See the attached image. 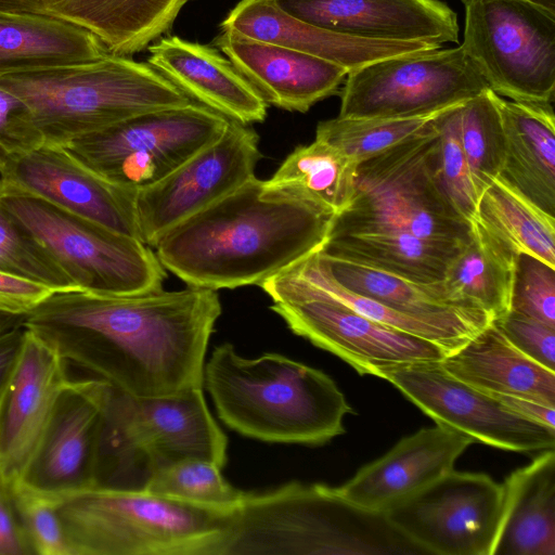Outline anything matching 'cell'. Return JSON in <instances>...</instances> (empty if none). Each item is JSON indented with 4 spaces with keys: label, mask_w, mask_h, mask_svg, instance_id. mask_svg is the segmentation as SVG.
I'll return each mask as SVG.
<instances>
[{
    "label": "cell",
    "mask_w": 555,
    "mask_h": 555,
    "mask_svg": "<svg viewBox=\"0 0 555 555\" xmlns=\"http://www.w3.org/2000/svg\"><path fill=\"white\" fill-rule=\"evenodd\" d=\"M460 104L440 112L434 118L439 138L438 172L442 188L454 208L472 222L477 219L480 193L461 144L457 114Z\"/></svg>",
    "instance_id": "obj_38"
},
{
    "label": "cell",
    "mask_w": 555,
    "mask_h": 555,
    "mask_svg": "<svg viewBox=\"0 0 555 555\" xmlns=\"http://www.w3.org/2000/svg\"><path fill=\"white\" fill-rule=\"evenodd\" d=\"M227 442L208 410L203 388L135 397L112 386L101 435L96 487L119 488L122 476L140 462L146 475L185 459L205 460L222 468Z\"/></svg>",
    "instance_id": "obj_8"
},
{
    "label": "cell",
    "mask_w": 555,
    "mask_h": 555,
    "mask_svg": "<svg viewBox=\"0 0 555 555\" xmlns=\"http://www.w3.org/2000/svg\"><path fill=\"white\" fill-rule=\"evenodd\" d=\"M357 167L340 150L314 139L296 147L264 185L275 195L311 202L338 214L352 198Z\"/></svg>",
    "instance_id": "obj_33"
},
{
    "label": "cell",
    "mask_w": 555,
    "mask_h": 555,
    "mask_svg": "<svg viewBox=\"0 0 555 555\" xmlns=\"http://www.w3.org/2000/svg\"><path fill=\"white\" fill-rule=\"evenodd\" d=\"M42 143L65 146L142 113L192 102L147 62L106 54L98 60L0 75Z\"/></svg>",
    "instance_id": "obj_4"
},
{
    "label": "cell",
    "mask_w": 555,
    "mask_h": 555,
    "mask_svg": "<svg viewBox=\"0 0 555 555\" xmlns=\"http://www.w3.org/2000/svg\"><path fill=\"white\" fill-rule=\"evenodd\" d=\"M10 493L33 554L70 555L57 500L20 486Z\"/></svg>",
    "instance_id": "obj_41"
},
{
    "label": "cell",
    "mask_w": 555,
    "mask_h": 555,
    "mask_svg": "<svg viewBox=\"0 0 555 555\" xmlns=\"http://www.w3.org/2000/svg\"><path fill=\"white\" fill-rule=\"evenodd\" d=\"M221 304L189 286L129 295L52 292L22 325L68 362L135 397L204 388L205 354Z\"/></svg>",
    "instance_id": "obj_1"
},
{
    "label": "cell",
    "mask_w": 555,
    "mask_h": 555,
    "mask_svg": "<svg viewBox=\"0 0 555 555\" xmlns=\"http://www.w3.org/2000/svg\"><path fill=\"white\" fill-rule=\"evenodd\" d=\"M68 379L67 361L25 330L16 365L0 396V485L7 490L18 486Z\"/></svg>",
    "instance_id": "obj_19"
},
{
    "label": "cell",
    "mask_w": 555,
    "mask_h": 555,
    "mask_svg": "<svg viewBox=\"0 0 555 555\" xmlns=\"http://www.w3.org/2000/svg\"><path fill=\"white\" fill-rule=\"evenodd\" d=\"M455 378L487 393L555 406V371L519 351L491 321L440 361Z\"/></svg>",
    "instance_id": "obj_27"
},
{
    "label": "cell",
    "mask_w": 555,
    "mask_h": 555,
    "mask_svg": "<svg viewBox=\"0 0 555 555\" xmlns=\"http://www.w3.org/2000/svg\"><path fill=\"white\" fill-rule=\"evenodd\" d=\"M57 509L70 555H223L233 513L111 487L60 499Z\"/></svg>",
    "instance_id": "obj_6"
},
{
    "label": "cell",
    "mask_w": 555,
    "mask_h": 555,
    "mask_svg": "<svg viewBox=\"0 0 555 555\" xmlns=\"http://www.w3.org/2000/svg\"><path fill=\"white\" fill-rule=\"evenodd\" d=\"M285 13L366 40L459 43L457 14L442 0H271Z\"/></svg>",
    "instance_id": "obj_20"
},
{
    "label": "cell",
    "mask_w": 555,
    "mask_h": 555,
    "mask_svg": "<svg viewBox=\"0 0 555 555\" xmlns=\"http://www.w3.org/2000/svg\"><path fill=\"white\" fill-rule=\"evenodd\" d=\"M43 144L26 119L24 105L0 86V172L15 155Z\"/></svg>",
    "instance_id": "obj_43"
},
{
    "label": "cell",
    "mask_w": 555,
    "mask_h": 555,
    "mask_svg": "<svg viewBox=\"0 0 555 555\" xmlns=\"http://www.w3.org/2000/svg\"><path fill=\"white\" fill-rule=\"evenodd\" d=\"M214 44L267 104L291 112L306 113L337 94L348 74L331 61L231 30L221 29Z\"/></svg>",
    "instance_id": "obj_21"
},
{
    "label": "cell",
    "mask_w": 555,
    "mask_h": 555,
    "mask_svg": "<svg viewBox=\"0 0 555 555\" xmlns=\"http://www.w3.org/2000/svg\"><path fill=\"white\" fill-rule=\"evenodd\" d=\"M490 395L513 413L555 429V406H550L525 397L501 393Z\"/></svg>",
    "instance_id": "obj_46"
},
{
    "label": "cell",
    "mask_w": 555,
    "mask_h": 555,
    "mask_svg": "<svg viewBox=\"0 0 555 555\" xmlns=\"http://www.w3.org/2000/svg\"><path fill=\"white\" fill-rule=\"evenodd\" d=\"M108 54L90 31L30 13L0 11V75L98 60Z\"/></svg>",
    "instance_id": "obj_31"
},
{
    "label": "cell",
    "mask_w": 555,
    "mask_h": 555,
    "mask_svg": "<svg viewBox=\"0 0 555 555\" xmlns=\"http://www.w3.org/2000/svg\"><path fill=\"white\" fill-rule=\"evenodd\" d=\"M463 51L500 96L555 99V14L528 0H462Z\"/></svg>",
    "instance_id": "obj_10"
},
{
    "label": "cell",
    "mask_w": 555,
    "mask_h": 555,
    "mask_svg": "<svg viewBox=\"0 0 555 555\" xmlns=\"http://www.w3.org/2000/svg\"><path fill=\"white\" fill-rule=\"evenodd\" d=\"M490 89L462 47L387 56L348 72L339 117L437 114Z\"/></svg>",
    "instance_id": "obj_12"
},
{
    "label": "cell",
    "mask_w": 555,
    "mask_h": 555,
    "mask_svg": "<svg viewBox=\"0 0 555 555\" xmlns=\"http://www.w3.org/2000/svg\"><path fill=\"white\" fill-rule=\"evenodd\" d=\"M375 376L395 385L436 424L475 442L515 452L554 449L555 429L513 413L490 393L449 374L440 361L387 366Z\"/></svg>",
    "instance_id": "obj_16"
},
{
    "label": "cell",
    "mask_w": 555,
    "mask_h": 555,
    "mask_svg": "<svg viewBox=\"0 0 555 555\" xmlns=\"http://www.w3.org/2000/svg\"><path fill=\"white\" fill-rule=\"evenodd\" d=\"M465 243L424 238L403 231H376L330 236L320 250L412 282L434 283L443 280Z\"/></svg>",
    "instance_id": "obj_30"
},
{
    "label": "cell",
    "mask_w": 555,
    "mask_h": 555,
    "mask_svg": "<svg viewBox=\"0 0 555 555\" xmlns=\"http://www.w3.org/2000/svg\"><path fill=\"white\" fill-rule=\"evenodd\" d=\"M203 386L229 428L264 442L322 444L353 412L324 372L273 352L243 358L228 343L205 363Z\"/></svg>",
    "instance_id": "obj_3"
},
{
    "label": "cell",
    "mask_w": 555,
    "mask_h": 555,
    "mask_svg": "<svg viewBox=\"0 0 555 555\" xmlns=\"http://www.w3.org/2000/svg\"><path fill=\"white\" fill-rule=\"evenodd\" d=\"M0 271L48 286L53 292L78 289L44 249L0 204Z\"/></svg>",
    "instance_id": "obj_39"
},
{
    "label": "cell",
    "mask_w": 555,
    "mask_h": 555,
    "mask_svg": "<svg viewBox=\"0 0 555 555\" xmlns=\"http://www.w3.org/2000/svg\"><path fill=\"white\" fill-rule=\"evenodd\" d=\"M24 315L0 312V336L22 325Z\"/></svg>",
    "instance_id": "obj_48"
},
{
    "label": "cell",
    "mask_w": 555,
    "mask_h": 555,
    "mask_svg": "<svg viewBox=\"0 0 555 555\" xmlns=\"http://www.w3.org/2000/svg\"><path fill=\"white\" fill-rule=\"evenodd\" d=\"M52 292L40 283L0 271V312L25 315Z\"/></svg>",
    "instance_id": "obj_44"
},
{
    "label": "cell",
    "mask_w": 555,
    "mask_h": 555,
    "mask_svg": "<svg viewBox=\"0 0 555 555\" xmlns=\"http://www.w3.org/2000/svg\"><path fill=\"white\" fill-rule=\"evenodd\" d=\"M0 204L78 289L129 295L163 288L166 269L140 240L1 183Z\"/></svg>",
    "instance_id": "obj_9"
},
{
    "label": "cell",
    "mask_w": 555,
    "mask_h": 555,
    "mask_svg": "<svg viewBox=\"0 0 555 555\" xmlns=\"http://www.w3.org/2000/svg\"><path fill=\"white\" fill-rule=\"evenodd\" d=\"M335 212L275 195L255 176L168 231L155 254L189 286L261 285L320 250Z\"/></svg>",
    "instance_id": "obj_2"
},
{
    "label": "cell",
    "mask_w": 555,
    "mask_h": 555,
    "mask_svg": "<svg viewBox=\"0 0 555 555\" xmlns=\"http://www.w3.org/2000/svg\"><path fill=\"white\" fill-rule=\"evenodd\" d=\"M434 118L416 134L358 165L352 198L335 215L328 237L403 231L467 242L472 222L454 208L439 179Z\"/></svg>",
    "instance_id": "obj_7"
},
{
    "label": "cell",
    "mask_w": 555,
    "mask_h": 555,
    "mask_svg": "<svg viewBox=\"0 0 555 555\" xmlns=\"http://www.w3.org/2000/svg\"><path fill=\"white\" fill-rule=\"evenodd\" d=\"M437 114L398 118L337 116L319 122L315 139L337 147L359 165L416 134Z\"/></svg>",
    "instance_id": "obj_37"
},
{
    "label": "cell",
    "mask_w": 555,
    "mask_h": 555,
    "mask_svg": "<svg viewBox=\"0 0 555 555\" xmlns=\"http://www.w3.org/2000/svg\"><path fill=\"white\" fill-rule=\"evenodd\" d=\"M517 249L481 222L450 262L442 284L454 299L483 310L492 321L509 311Z\"/></svg>",
    "instance_id": "obj_32"
},
{
    "label": "cell",
    "mask_w": 555,
    "mask_h": 555,
    "mask_svg": "<svg viewBox=\"0 0 555 555\" xmlns=\"http://www.w3.org/2000/svg\"><path fill=\"white\" fill-rule=\"evenodd\" d=\"M147 49V63L193 102L243 125L266 119V101L217 48L166 36Z\"/></svg>",
    "instance_id": "obj_23"
},
{
    "label": "cell",
    "mask_w": 555,
    "mask_h": 555,
    "mask_svg": "<svg viewBox=\"0 0 555 555\" xmlns=\"http://www.w3.org/2000/svg\"><path fill=\"white\" fill-rule=\"evenodd\" d=\"M492 322L519 351L555 371V327L514 311Z\"/></svg>",
    "instance_id": "obj_42"
},
{
    "label": "cell",
    "mask_w": 555,
    "mask_h": 555,
    "mask_svg": "<svg viewBox=\"0 0 555 555\" xmlns=\"http://www.w3.org/2000/svg\"><path fill=\"white\" fill-rule=\"evenodd\" d=\"M319 267L341 286L411 317L483 327L491 318L478 307L450 296L442 281L412 282L374 268L352 263L318 250Z\"/></svg>",
    "instance_id": "obj_29"
},
{
    "label": "cell",
    "mask_w": 555,
    "mask_h": 555,
    "mask_svg": "<svg viewBox=\"0 0 555 555\" xmlns=\"http://www.w3.org/2000/svg\"><path fill=\"white\" fill-rule=\"evenodd\" d=\"M229 120L192 101L139 114L64 147L107 181L139 191L220 138Z\"/></svg>",
    "instance_id": "obj_11"
},
{
    "label": "cell",
    "mask_w": 555,
    "mask_h": 555,
    "mask_svg": "<svg viewBox=\"0 0 555 555\" xmlns=\"http://www.w3.org/2000/svg\"><path fill=\"white\" fill-rule=\"evenodd\" d=\"M25 330L23 325L0 336V396L11 377L20 357Z\"/></svg>",
    "instance_id": "obj_47"
},
{
    "label": "cell",
    "mask_w": 555,
    "mask_h": 555,
    "mask_svg": "<svg viewBox=\"0 0 555 555\" xmlns=\"http://www.w3.org/2000/svg\"><path fill=\"white\" fill-rule=\"evenodd\" d=\"M140 488L219 511H234L244 495V491L224 479L220 466L199 459H185L159 466L146 475Z\"/></svg>",
    "instance_id": "obj_35"
},
{
    "label": "cell",
    "mask_w": 555,
    "mask_h": 555,
    "mask_svg": "<svg viewBox=\"0 0 555 555\" xmlns=\"http://www.w3.org/2000/svg\"><path fill=\"white\" fill-rule=\"evenodd\" d=\"M502 507V485L452 469L383 513L426 554L492 555Z\"/></svg>",
    "instance_id": "obj_13"
},
{
    "label": "cell",
    "mask_w": 555,
    "mask_h": 555,
    "mask_svg": "<svg viewBox=\"0 0 555 555\" xmlns=\"http://www.w3.org/2000/svg\"><path fill=\"white\" fill-rule=\"evenodd\" d=\"M474 442L472 437L443 425L422 428L335 488L350 503L383 513L452 470L456 459Z\"/></svg>",
    "instance_id": "obj_22"
},
{
    "label": "cell",
    "mask_w": 555,
    "mask_h": 555,
    "mask_svg": "<svg viewBox=\"0 0 555 555\" xmlns=\"http://www.w3.org/2000/svg\"><path fill=\"white\" fill-rule=\"evenodd\" d=\"M384 513L361 508L335 487L293 481L244 492L223 555L421 554Z\"/></svg>",
    "instance_id": "obj_5"
},
{
    "label": "cell",
    "mask_w": 555,
    "mask_h": 555,
    "mask_svg": "<svg viewBox=\"0 0 555 555\" xmlns=\"http://www.w3.org/2000/svg\"><path fill=\"white\" fill-rule=\"evenodd\" d=\"M111 390L112 386L100 377L66 382L20 487L54 500L96 487Z\"/></svg>",
    "instance_id": "obj_17"
},
{
    "label": "cell",
    "mask_w": 555,
    "mask_h": 555,
    "mask_svg": "<svg viewBox=\"0 0 555 555\" xmlns=\"http://www.w3.org/2000/svg\"><path fill=\"white\" fill-rule=\"evenodd\" d=\"M18 514L9 490L0 485V555H31Z\"/></svg>",
    "instance_id": "obj_45"
},
{
    "label": "cell",
    "mask_w": 555,
    "mask_h": 555,
    "mask_svg": "<svg viewBox=\"0 0 555 555\" xmlns=\"http://www.w3.org/2000/svg\"><path fill=\"white\" fill-rule=\"evenodd\" d=\"M259 158L256 132L230 119L220 138L162 180L137 192L140 241L155 247L173 227L255 176Z\"/></svg>",
    "instance_id": "obj_14"
},
{
    "label": "cell",
    "mask_w": 555,
    "mask_h": 555,
    "mask_svg": "<svg viewBox=\"0 0 555 555\" xmlns=\"http://www.w3.org/2000/svg\"><path fill=\"white\" fill-rule=\"evenodd\" d=\"M459 132L470 173L481 195L501 173L505 159V131L490 89L457 107Z\"/></svg>",
    "instance_id": "obj_36"
},
{
    "label": "cell",
    "mask_w": 555,
    "mask_h": 555,
    "mask_svg": "<svg viewBox=\"0 0 555 555\" xmlns=\"http://www.w3.org/2000/svg\"><path fill=\"white\" fill-rule=\"evenodd\" d=\"M492 555H555V452L544 450L502 483Z\"/></svg>",
    "instance_id": "obj_28"
},
{
    "label": "cell",
    "mask_w": 555,
    "mask_h": 555,
    "mask_svg": "<svg viewBox=\"0 0 555 555\" xmlns=\"http://www.w3.org/2000/svg\"><path fill=\"white\" fill-rule=\"evenodd\" d=\"M292 330L330 351L360 374L415 362L441 361L448 350L437 343L373 321L325 295L302 291L267 293Z\"/></svg>",
    "instance_id": "obj_15"
},
{
    "label": "cell",
    "mask_w": 555,
    "mask_h": 555,
    "mask_svg": "<svg viewBox=\"0 0 555 555\" xmlns=\"http://www.w3.org/2000/svg\"><path fill=\"white\" fill-rule=\"evenodd\" d=\"M0 183L139 238L135 190L102 178L64 146L41 144L9 159Z\"/></svg>",
    "instance_id": "obj_18"
},
{
    "label": "cell",
    "mask_w": 555,
    "mask_h": 555,
    "mask_svg": "<svg viewBox=\"0 0 555 555\" xmlns=\"http://www.w3.org/2000/svg\"><path fill=\"white\" fill-rule=\"evenodd\" d=\"M509 311L555 327V267L525 251H518Z\"/></svg>",
    "instance_id": "obj_40"
},
{
    "label": "cell",
    "mask_w": 555,
    "mask_h": 555,
    "mask_svg": "<svg viewBox=\"0 0 555 555\" xmlns=\"http://www.w3.org/2000/svg\"><path fill=\"white\" fill-rule=\"evenodd\" d=\"M477 218L517 251L555 267V217L543 212L499 177L482 191Z\"/></svg>",
    "instance_id": "obj_34"
},
{
    "label": "cell",
    "mask_w": 555,
    "mask_h": 555,
    "mask_svg": "<svg viewBox=\"0 0 555 555\" xmlns=\"http://www.w3.org/2000/svg\"><path fill=\"white\" fill-rule=\"evenodd\" d=\"M190 0H0V11L56 18L94 35L108 53L132 56L167 34Z\"/></svg>",
    "instance_id": "obj_24"
},
{
    "label": "cell",
    "mask_w": 555,
    "mask_h": 555,
    "mask_svg": "<svg viewBox=\"0 0 555 555\" xmlns=\"http://www.w3.org/2000/svg\"><path fill=\"white\" fill-rule=\"evenodd\" d=\"M505 131L499 176L530 203L555 217V115L553 103H524L494 93Z\"/></svg>",
    "instance_id": "obj_26"
},
{
    "label": "cell",
    "mask_w": 555,
    "mask_h": 555,
    "mask_svg": "<svg viewBox=\"0 0 555 555\" xmlns=\"http://www.w3.org/2000/svg\"><path fill=\"white\" fill-rule=\"evenodd\" d=\"M555 14V0H528Z\"/></svg>",
    "instance_id": "obj_49"
},
{
    "label": "cell",
    "mask_w": 555,
    "mask_h": 555,
    "mask_svg": "<svg viewBox=\"0 0 555 555\" xmlns=\"http://www.w3.org/2000/svg\"><path fill=\"white\" fill-rule=\"evenodd\" d=\"M220 28L331 61L348 72L387 56L441 48L424 42L341 36L295 18L271 0H241Z\"/></svg>",
    "instance_id": "obj_25"
}]
</instances>
